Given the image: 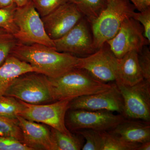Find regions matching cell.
<instances>
[{
	"label": "cell",
	"instance_id": "cell-1",
	"mask_svg": "<svg viewBox=\"0 0 150 150\" xmlns=\"http://www.w3.org/2000/svg\"><path fill=\"white\" fill-rule=\"evenodd\" d=\"M11 55L28 63L37 70L38 73L50 78L58 77L77 68L79 60L77 56L38 43H19Z\"/></svg>",
	"mask_w": 150,
	"mask_h": 150
},
{
	"label": "cell",
	"instance_id": "cell-2",
	"mask_svg": "<svg viewBox=\"0 0 150 150\" xmlns=\"http://www.w3.org/2000/svg\"><path fill=\"white\" fill-rule=\"evenodd\" d=\"M48 78L54 101L74 99L79 97L99 93L111 88L114 83H104L86 71L76 68L60 76Z\"/></svg>",
	"mask_w": 150,
	"mask_h": 150
},
{
	"label": "cell",
	"instance_id": "cell-3",
	"mask_svg": "<svg viewBox=\"0 0 150 150\" xmlns=\"http://www.w3.org/2000/svg\"><path fill=\"white\" fill-rule=\"evenodd\" d=\"M99 16L90 23L93 46L98 50L118 32L123 22L132 18L136 9L130 0H107Z\"/></svg>",
	"mask_w": 150,
	"mask_h": 150
},
{
	"label": "cell",
	"instance_id": "cell-4",
	"mask_svg": "<svg viewBox=\"0 0 150 150\" xmlns=\"http://www.w3.org/2000/svg\"><path fill=\"white\" fill-rule=\"evenodd\" d=\"M4 96L31 104L54 102L48 77L41 73H25L15 79Z\"/></svg>",
	"mask_w": 150,
	"mask_h": 150
},
{
	"label": "cell",
	"instance_id": "cell-5",
	"mask_svg": "<svg viewBox=\"0 0 150 150\" xmlns=\"http://www.w3.org/2000/svg\"><path fill=\"white\" fill-rule=\"evenodd\" d=\"M13 17L18 29L14 36L20 43H38L55 49L54 40L47 35L41 17L34 7L32 0L23 6L17 7Z\"/></svg>",
	"mask_w": 150,
	"mask_h": 150
},
{
	"label": "cell",
	"instance_id": "cell-6",
	"mask_svg": "<svg viewBox=\"0 0 150 150\" xmlns=\"http://www.w3.org/2000/svg\"><path fill=\"white\" fill-rule=\"evenodd\" d=\"M125 119L122 114L107 110L69 109L65 123L67 129L75 132L82 129L109 131Z\"/></svg>",
	"mask_w": 150,
	"mask_h": 150
},
{
	"label": "cell",
	"instance_id": "cell-7",
	"mask_svg": "<svg viewBox=\"0 0 150 150\" xmlns=\"http://www.w3.org/2000/svg\"><path fill=\"white\" fill-rule=\"evenodd\" d=\"M71 99H65L43 104L23 102L24 108L18 114L27 120L50 126L64 134L71 135L67 129L65 117Z\"/></svg>",
	"mask_w": 150,
	"mask_h": 150
},
{
	"label": "cell",
	"instance_id": "cell-8",
	"mask_svg": "<svg viewBox=\"0 0 150 150\" xmlns=\"http://www.w3.org/2000/svg\"><path fill=\"white\" fill-rule=\"evenodd\" d=\"M116 84L123 100L122 115L126 119L150 122V81L144 79L132 86Z\"/></svg>",
	"mask_w": 150,
	"mask_h": 150
},
{
	"label": "cell",
	"instance_id": "cell-9",
	"mask_svg": "<svg viewBox=\"0 0 150 150\" xmlns=\"http://www.w3.org/2000/svg\"><path fill=\"white\" fill-rule=\"evenodd\" d=\"M54 42L56 51L80 57H86L96 51L90 23L85 17L69 32Z\"/></svg>",
	"mask_w": 150,
	"mask_h": 150
},
{
	"label": "cell",
	"instance_id": "cell-10",
	"mask_svg": "<svg viewBox=\"0 0 150 150\" xmlns=\"http://www.w3.org/2000/svg\"><path fill=\"white\" fill-rule=\"evenodd\" d=\"M106 43L118 59L130 51L139 53L144 46L150 44L144 35L142 25L133 18L124 20L117 34Z\"/></svg>",
	"mask_w": 150,
	"mask_h": 150
},
{
	"label": "cell",
	"instance_id": "cell-11",
	"mask_svg": "<svg viewBox=\"0 0 150 150\" xmlns=\"http://www.w3.org/2000/svg\"><path fill=\"white\" fill-rule=\"evenodd\" d=\"M117 62L118 59L105 43L91 55L79 57L77 68L102 82L109 83L116 80Z\"/></svg>",
	"mask_w": 150,
	"mask_h": 150
},
{
	"label": "cell",
	"instance_id": "cell-12",
	"mask_svg": "<svg viewBox=\"0 0 150 150\" xmlns=\"http://www.w3.org/2000/svg\"><path fill=\"white\" fill-rule=\"evenodd\" d=\"M84 17L76 6L68 1L41 19L47 35L54 40L66 34Z\"/></svg>",
	"mask_w": 150,
	"mask_h": 150
},
{
	"label": "cell",
	"instance_id": "cell-13",
	"mask_svg": "<svg viewBox=\"0 0 150 150\" xmlns=\"http://www.w3.org/2000/svg\"><path fill=\"white\" fill-rule=\"evenodd\" d=\"M123 98L116 83L106 91L79 97L72 100L69 109L89 110H107L122 114Z\"/></svg>",
	"mask_w": 150,
	"mask_h": 150
},
{
	"label": "cell",
	"instance_id": "cell-14",
	"mask_svg": "<svg viewBox=\"0 0 150 150\" xmlns=\"http://www.w3.org/2000/svg\"><path fill=\"white\" fill-rule=\"evenodd\" d=\"M19 126L22 133L23 143L33 150H58L51 129L17 115Z\"/></svg>",
	"mask_w": 150,
	"mask_h": 150
},
{
	"label": "cell",
	"instance_id": "cell-15",
	"mask_svg": "<svg viewBox=\"0 0 150 150\" xmlns=\"http://www.w3.org/2000/svg\"><path fill=\"white\" fill-rule=\"evenodd\" d=\"M144 79L137 51H130L118 59L115 83L132 86Z\"/></svg>",
	"mask_w": 150,
	"mask_h": 150
},
{
	"label": "cell",
	"instance_id": "cell-16",
	"mask_svg": "<svg viewBox=\"0 0 150 150\" xmlns=\"http://www.w3.org/2000/svg\"><path fill=\"white\" fill-rule=\"evenodd\" d=\"M126 119L110 131L122 139L141 144L150 142V122Z\"/></svg>",
	"mask_w": 150,
	"mask_h": 150
},
{
	"label": "cell",
	"instance_id": "cell-17",
	"mask_svg": "<svg viewBox=\"0 0 150 150\" xmlns=\"http://www.w3.org/2000/svg\"><path fill=\"white\" fill-rule=\"evenodd\" d=\"M37 70L28 63L10 55L0 66V97L5 95L15 79L25 73Z\"/></svg>",
	"mask_w": 150,
	"mask_h": 150
},
{
	"label": "cell",
	"instance_id": "cell-18",
	"mask_svg": "<svg viewBox=\"0 0 150 150\" xmlns=\"http://www.w3.org/2000/svg\"><path fill=\"white\" fill-rule=\"evenodd\" d=\"M51 130L58 150H82L85 141L81 135H68L51 128Z\"/></svg>",
	"mask_w": 150,
	"mask_h": 150
},
{
	"label": "cell",
	"instance_id": "cell-19",
	"mask_svg": "<svg viewBox=\"0 0 150 150\" xmlns=\"http://www.w3.org/2000/svg\"><path fill=\"white\" fill-rule=\"evenodd\" d=\"M100 150H137L140 144L124 141L111 131H100Z\"/></svg>",
	"mask_w": 150,
	"mask_h": 150
},
{
	"label": "cell",
	"instance_id": "cell-20",
	"mask_svg": "<svg viewBox=\"0 0 150 150\" xmlns=\"http://www.w3.org/2000/svg\"><path fill=\"white\" fill-rule=\"evenodd\" d=\"M80 11L90 23L98 17L107 5V0H69Z\"/></svg>",
	"mask_w": 150,
	"mask_h": 150
},
{
	"label": "cell",
	"instance_id": "cell-21",
	"mask_svg": "<svg viewBox=\"0 0 150 150\" xmlns=\"http://www.w3.org/2000/svg\"><path fill=\"white\" fill-rule=\"evenodd\" d=\"M24 106L23 101L13 97L3 96L0 97V116L16 120Z\"/></svg>",
	"mask_w": 150,
	"mask_h": 150
},
{
	"label": "cell",
	"instance_id": "cell-22",
	"mask_svg": "<svg viewBox=\"0 0 150 150\" xmlns=\"http://www.w3.org/2000/svg\"><path fill=\"white\" fill-rule=\"evenodd\" d=\"M19 43L13 34L0 28V66L4 63Z\"/></svg>",
	"mask_w": 150,
	"mask_h": 150
},
{
	"label": "cell",
	"instance_id": "cell-23",
	"mask_svg": "<svg viewBox=\"0 0 150 150\" xmlns=\"http://www.w3.org/2000/svg\"><path fill=\"white\" fill-rule=\"evenodd\" d=\"M0 136L10 137L23 142V137L18 121L0 116Z\"/></svg>",
	"mask_w": 150,
	"mask_h": 150
},
{
	"label": "cell",
	"instance_id": "cell-24",
	"mask_svg": "<svg viewBox=\"0 0 150 150\" xmlns=\"http://www.w3.org/2000/svg\"><path fill=\"white\" fill-rule=\"evenodd\" d=\"M100 131L92 129H82L76 131L75 133L81 135L86 140L82 150H100Z\"/></svg>",
	"mask_w": 150,
	"mask_h": 150
},
{
	"label": "cell",
	"instance_id": "cell-25",
	"mask_svg": "<svg viewBox=\"0 0 150 150\" xmlns=\"http://www.w3.org/2000/svg\"><path fill=\"white\" fill-rule=\"evenodd\" d=\"M16 7V6H14L7 8H0V28L5 30L14 35L18 31L13 17Z\"/></svg>",
	"mask_w": 150,
	"mask_h": 150
},
{
	"label": "cell",
	"instance_id": "cell-26",
	"mask_svg": "<svg viewBox=\"0 0 150 150\" xmlns=\"http://www.w3.org/2000/svg\"><path fill=\"white\" fill-rule=\"evenodd\" d=\"M69 0H32L33 6L41 18L46 16Z\"/></svg>",
	"mask_w": 150,
	"mask_h": 150
},
{
	"label": "cell",
	"instance_id": "cell-27",
	"mask_svg": "<svg viewBox=\"0 0 150 150\" xmlns=\"http://www.w3.org/2000/svg\"><path fill=\"white\" fill-rule=\"evenodd\" d=\"M138 60L144 79L150 81V51L148 45L138 53Z\"/></svg>",
	"mask_w": 150,
	"mask_h": 150
},
{
	"label": "cell",
	"instance_id": "cell-28",
	"mask_svg": "<svg viewBox=\"0 0 150 150\" xmlns=\"http://www.w3.org/2000/svg\"><path fill=\"white\" fill-rule=\"evenodd\" d=\"M0 150H33L13 137L0 136Z\"/></svg>",
	"mask_w": 150,
	"mask_h": 150
},
{
	"label": "cell",
	"instance_id": "cell-29",
	"mask_svg": "<svg viewBox=\"0 0 150 150\" xmlns=\"http://www.w3.org/2000/svg\"><path fill=\"white\" fill-rule=\"evenodd\" d=\"M132 18L142 25L144 35L150 43V7L142 11L135 12Z\"/></svg>",
	"mask_w": 150,
	"mask_h": 150
},
{
	"label": "cell",
	"instance_id": "cell-30",
	"mask_svg": "<svg viewBox=\"0 0 150 150\" xmlns=\"http://www.w3.org/2000/svg\"><path fill=\"white\" fill-rule=\"evenodd\" d=\"M135 8L139 11H142L150 7V0H130Z\"/></svg>",
	"mask_w": 150,
	"mask_h": 150
},
{
	"label": "cell",
	"instance_id": "cell-31",
	"mask_svg": "<svg viewBox=\"0 0 150 150\" xmlns=\"http://www.w3.org/2000/svg\"><path fill=\"white\" fill-rule=\"evenodd\" d=\"M16 6L13 0H0V8H7L13 6Z\"/></svg>",
	"mask_w": 150,
	"mask_h": 150
},
{
	"label": "cell",
	"instance_id": "cell-32",
	"mask_svg": "<svg viewBox=\"0 0 150 150\" xmlns=\"http://www.w3.org/2000/svg\"><path fill=\"white\" fill-rule=\"evenodd\" d=\"M31 1V0H13L14 3L18 7L23 6Z\"/></svg>",
	"mask_w": 150,
	"mask_h": 150
},
{
	"label": "cell",
	"instance_id": "cell-33",
	"mask_svg": "<svg viewBox=\"0 0 150 150\" xmlns=\"http://www.w3.org/2000/svg\"><path fill=\"white\" fill-rule=\"evenodd\" d=\"M150 142L140 144L137 150H150Z\"/></svg>",
	"mask_w": 150,
	"mask_h": 150
}]
</instances>
